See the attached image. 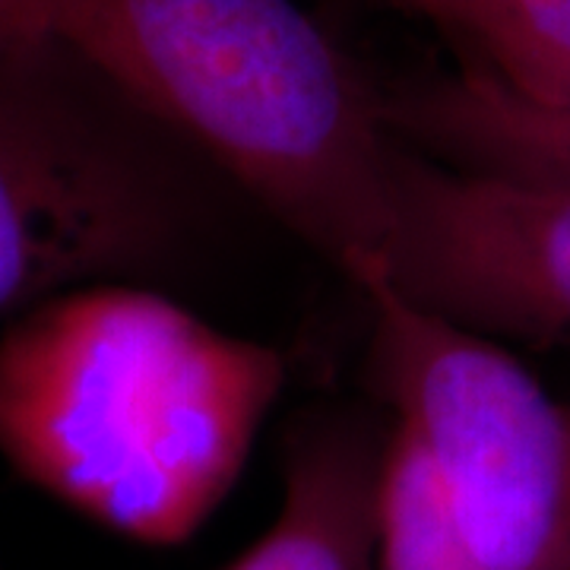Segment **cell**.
<instances>
[{"instance_id": "1", "label": "cell", "mask_w": 570, "mask_h": 570, "mask_svg": "<svg viewBox=\"0 0 570 570\" xmlns=\"http://www.w3.org/2000/svg\"><path fill=\"white\" fill-rule=\"evenodd\" d=\"M283 384L276 348L149 283L77 285L0 333V460L102 530L181 546L235 489Z\"/></svg>"}, {"instance_id": "2", "label": "cell", "mask_w": 570, "mask_h": 570, "mask_svg": "<svg viewBox=\"0 0 570 570\" xmlns=\"http://www.w3.org/2000/svg\"><path fill=\"white\" fill-rule=\"evenodd\" d=\"M55 39L190 140L355 292L387 279L403 140L295 0H39Z\"/></svg>"}, {"instance_id": "3", "label": "cell", "mask_w": 570, "mask_h": 570, "mask_svg": "<svg viewBox=\"0 0 570 570\" xmlns=\"http://www.w3.org/2000/svg\"><path fill=\"white\" fill-rule=\"evenodd\" d=\"M163 140L61 39L0 41V321L175 266L194 209Z\"/></svg>"}, {"instance_id": "4", "label": "cell", "mask_w": 570, "mask_h": 570, "mask_svg": "<svg viewBox=\"0 0 570 570\" xmlns=\"http://www.w3.org/2000/svg\"><path fill=\"white\" fill-rule=\"evenodd\" d=\"M390 425L415 450L466 570H570V403L508 348L412 305L387 279L362 288Z\"/></svg>"}, {"instance_id": "5", "label": "cell", "mask_w": 570, "mask_h": 570, "mask_svg": "<svg viewBox=\"0 0 570 570\" xmlns=\"http://www.w3.org/2000/svg\"><path fill=\"white\" fill-rule=\"evenodd\" d=\"M387 283L479 336L570 348V184L460 168L403 142Z\"/></svg>"}, {"instance_id": "6", "label": "cell", "mask_w": 570, "mask_h": 570, "mask_svg": "<svg viewBox=\"0 0 570 570\" xmlns=\"http://www.w3.org/2000/svg\"><path fill=\"white\" fill-rule=\"evenodd\" d=\"M384 444L387 431L352 415L302 428L273 523L225 570H374Z\"/></svg>"}, {"instance_id": "7", "label": "cell", "mask_w": 570, "mask_h": 570, "mask_svg": "<svg viewBox=\"0 0 570 570\" xmlns=\"http://www.w3.org/2000/svg\"><path fill=\"white\" fill-rule=\"evenodd\" d=\"M381 108L396 140L431 159L570 184V105L517 99L469 63L393 82Z\"/></svg>"}, {"instance_id": "8", "label": "cell", "mask_w": 570, "mask_h": 570, "mask_svg": "<svg viewBox=\"0 0 570 570\" xmlns=\"http://www.w3.org/2000/svg\"><path fill=\"white\" fill-rule=\"evenodd\" d=\"M441 29L463 63L549 108L570 105V0H384Z\"/></svg>"}, {"instance_id": "9", "label": "cell", "mask_w": 570, "mask_h": 570, "mask_svg": "<svg viewBox=\"0 0 570 570\" xmlns=\"http://www.w3.org/2000/svg\"><path fill=\"white\" fill-rule=\"evenodd\" d=\"M51 36L41 20L39 0H0V41Z\"/></svg>"}]
</instances>
